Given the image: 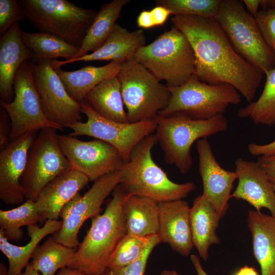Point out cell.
<instances>
[{
  "label": "cell",
  "mask_w": 275,
  "mask_h": 275,
  "mask_svg": "<svg viewBox=\"0 0 275 275\" xmlns=\"http://www.w3.org/2000/svg\"><path fill=\"white\" fill-rule=\"evenodd\" d=\"M171 22L193 49L200 80L230 85L249 102L253 101L263 73L236 51L215 18L174 15Z\"/></svg>",
  "instance_id": "obj_1"
},
{
  "label": "cell",
  "mask_w": 275,
  "mask_h": 275,
  "mask_svg": "<svg viewBox=\"0 0 275 275\" xmlns=\"http://www.w3.org/2000/svg\"><path fill=\"white\" fill-rule=\"evenodd\" d=\"M128 194L119 184L104 212L91 219V225L76 250L69 267L85 275H100L108 267L109 260L127 234L123 205Z\"/></svg>",
  "instance_id": "obj_2"
},
{
  "label": "cell",
  "mask_w": 275,
  "mask_h": 275,
  "mask_svg": "<svg viewBox=\"0 0 275 275\" xmlns=\"http://www.w3.org/2000/svg\"><path fill=\"white\" fill-rule=\"evenodd\" d=\"M157 142L155 134L142 140L119 170L120 185L128 194L157 202L182 200L196 188L191 182L177 183L154 161L152 149Z\"/></svg>",
  "instance_id": "obj_3"
},
{
  "label": "cell",
  "mask_w": 275,
  "mask_h": 275,
  "mask_svg": "<svg viewBox=\"0 0 275 275\" xmlns=\"http://www.w3.org/2000/svg\"><path fill=\"white\" fill-rule=\"evenodd\" d=\"M153 120L156 124L155 134L163 151L165 161L174 165L183 174L192 167L193 144L228 128V120L224 115L205 120H195L181 114L157 115Z\"/></svg>",
  "instance_id": "obj_4"
},
{
  "label": "cell",
  "mask_w": 275,
  "mask_h": 275,
  "mask_svg": "<svg viewBox=\"0 0 275 275\" xmlns=\"http://www.w3.org/2000/svg\"><path fill=\"white\" fill-rule=\"evenodd\" d=\"M133 59L168 88L183 84L196 74V57L185 36L173 26L150 44L140 48Z\"/></svg>",
  "instance_id": "obj_5"
},
{
  "label": "cell",
  "mask_w": 275,
  "mask_h": 275,
  "mask_svg": "<svg viewBox=\"0 0 275 275\" xmlns=\"http://www.w3.org/2000/svg\"><path fill=\"white\" fill-rule=\"evenodd\" d=\"M169 102L158 115L181 114L195 120L210 119L224 115L228 107L241 102L240 94L229 84L210 85L194 74L182 85L168 88Z\"/></svg>",
  "instance_id": "obj_6"
},
{
  "label": "cell",
  "mask_w": 275,
  "mask_h": 275,
  "mask_svg": "<svg viewBox=\"0 0 275 275\" xmlns=\"http://www.w3.org/2000/svg\"><path fill=\"white\" fill-rule=\"evenodd\" d=\"M27 19L39 32L53 35L80 47L97 12L66 0H19Z\"/></svg>",
  "instance_id": "obj_7"
},
{
  "label": "cell",
  "mask_w": 275,
  "mask_h": 275,
  "mask_svg": "<svg viewBox=\"0 0 275 275\" xmlns=\"http://www.w3.org/2000/svg\"><path fill=\"white\" fill-rule=\"evenodd\" d=\"M215 18L234 49L247 61L264 74L275 67L274 56L242 1L221 0Z\"/></svg>",
  "instance_id": "obj_8"
},
{
  "label": "cell",
  "mask_w": 275,
  "mask_h": 275,
  "mask_svg": "<svg viewBox=\"0 0 275 275\" xmlns=\"http://www.w3.org/2000/svg\"><path fill=\"white\" fill-rule=\"evenodd\" d=\"M118 76L129 123L152 120L167 106L168 87L133 58L121 64Z\"/></svg>",
  "instance_id": "obj_9"
},
{
  "label": "cell",
  "mask_w": 275,
  "mask_h": 275,
  "mask_svg": "<svg viewBox=\"0 0 275 275\" xmlns=\"http://www.w3.org/2000/svg\"><path fill=\"white\" fill-rule=\"evenodd\" d=\"M56 131L53 128L40 130L29 149L20 179L26 199L35 202L47 184L72 169L61 149Z\"/></svg>",
  "instance_id": "obj_10"
},
{
  "label": "cell",
  "mask_w": 275,
  "mask_h": 275,
  "mask_svg": "<svg viewBox=\"0 0 275 275\" xmlns=\"http://www.w3.org/2000/svg\"><path fill=\"white\" fill-rule=\"evenodd\" d=\"M30 61L18 69L13 83L14 97L10 102L1 100L0 104L11 122V141L25 134L45 128L62 130L63 127L51 122L46 116L36 89Z\"/></svg>",
  "instance_id": "obj_11"
},
{
  "label": "cell",
  "mask_w": 275,
  "mask_h": 275,
  "mask_svg": "<svg viewBox=\"0 0 275 275\" xmlns=\"http://www.w3.org/2000/svg\"><path fill=\"white\" fill-rule=\"evenodd\" d=\"M80 103L87 121L70 126L73 130L70 135H87L104 141L116 148L125 162L142 140L155 132L156 124L153 119L135 123L115 122L97 114L86 101Z\"/></svg>",
  "instance_id": "obj_12"
},
{
  "label": "cell",
  "mask_w": 275,
  "mask_h": 275,
  "mask_svg": "<svg viewBox=\"0 0 275 275\" xmlns=\"http://www.w3.org/2000/svg\"><path fill=\"white\" fill-rule=\"evenodd\" d=\"M121 182L119 170L103 176L96 180L83 196L78 193L62 209L60 217L62 226L52 234L58 242L71 248L80 244L78 233L89 218L99 214L105 199Z\"/></svg>",
  "instance_id": "obj_13"
},
{
  "label": "cell",
  "mask_w": 275,
  "mask_h": 275,
  "mask_svg": "<svg viewBox=\"0 0 275 275\" xmlns=\"http://www.w3.org/2000/svg\"><path fill=\"white\" fill-rule=\"evenodd\" d=\"M34 81L43 110L51 122L69 127L81 121L80 103L67 92L51 61H30Z\"/></svg>",
  "instance_id": "obj_14"
},
{
  "label": "cell",
  "mask_w": 275,
  "mask_h": 275,
  "mask_svg": "<svg viewBox=\"0 0 275 275\" xmlns=\"http://www.w3.org/2000/svg\"><path fill=\"white\" fill-rule=\"evenodd\" d=\"M58 139L71 169L82 173L90 181L119 170L125 162L119 152L104 141H81L71 135H59Z\"/></svg>",
  "instance_id": "obj_15"
},
{
  "label": "cell",
  "mask_w": 275,
  "mask_h": 275,
  "mask_svg": "<svg viewBox=\"0 0 275 275\" xmlns=\"http://www.w3.org/2000/svg\"><path fill=\"white\" fill-rule=\"evenodd\" d=\"M199 171L203 183L202 195L222 218L228 209L233 183L237 179L235 171L223 168L216 160L207 139L197 141Z\"/></svg>",
  "instance_id": "obj_16"
},
{
  "label": "cell",
  "mask_w": 275,
  "mask_h": 275,
  "mask_svg": "<svg viewBox=\"0 0 275 275\" xmlns=\"http://www.w3.org/2000/svg\"><path fill=\"white\" fill-rule=\"evenodd\" d=\"M36 132H28L11 142L0 153V199L6 204L22 203L25 198L20 183L28 152Z\"/></svg>",
  "instance_id": "obj_17"
},
{
  "label": "cell",
  "mask_w": 275,
  "mask_h": 275,
  "mask_svg": "<svg viewBox=\"0 0 275 275\" xmlns=\"http://www.w3.org/2000/svg\"><path fill=\"white\" fill-rule=\"evenodd\" d=\"M238 180L231 198L243 200L258 212L267 208L275 217V193L266 173L258 161L239 157L235 161Z\"/></svg>",
  "instance_id": "obj_18"
},
{
  "label": "cell",
  "mask_w": 275,
  "mask_h": 275,
  "mask_svg": "<svg viewBox=\"0 0 275 275\" xmlns=\"http://www.w3.org/2000/svg\"><path fill=\"white\" fill-rule=\"evenodd\" d=\"M161 242L169 244L183 256L189 255L194 246L190 224V208L183 200L158 203Z\"/></svg>",
  "instance_id": "obj_19"
},
{
  "label": "cell",
  "mask_w": 275,
  "mask_h": 275,
  "mask_svg": "<svg viewBox=\"0 0 275 275\" xmlns=\"http://www.w3.org/2000/svg\"><path fill=\"white\" fill-rule=\"evenodd\" d=\"M145 43L146 38L142 30L129 32L116 23L103 44L95 51L73 60H52L51 64L53 69L80 61H111L122 64L133 58L136 51L145 45Z\"/></svg>",
  "instance_id": "obj_20"
},
{
  "label": "cell",
  "mask_w": 275,
  "mask_h": 275,
  "mask_svg": "<svg viewBox=\"0 0 275 275\" xmlns=\"http://www.w3.org/2000/svg\"><path fill=\"white\" fill-rule=\"evenodd\" d=\"M89 181L88 177L82 173L71 169L47 184L35 201L42 222L58 220L65 205Z\"/></svg>",
  "instance_id": "obj_21"
},
{
  "label": "cell",
  "mask_w": 275,
  "mask_h": 275,
  "mask_svg": "<svg viewBox=\"0 0 275 275\" xmlns=\"http://www.w3.org/2000/svg\"><path fill=\"white\" fill-rule=\"evenodd\" d=\"M21 30L17 22L1 37L0 96L1 100L6 102L14 99L13 83L18 69L32 59L22 40Z\"/></svg>",
  "instance_id": "obj_22"
},
{
  "label": "cell",
  "mask_w": 275,
  "mask_h": 275,
  "mask_svg": "<svg viewBox=\"0 0 275 275\" xmlns=\"http://www.w3.org/2000/svg\"><path fill=\"white\" fill-rule=\"evenodd\" d=\"M189 218L194 246L200 257L207 261L209 248L220 243L216 232L221 218L202 194L195 199L190 208Z\"/></svg>",
  "instance_id": "obj_23"
},
{
  "label": "cell",
  "mask_w": 275,
  "mask_h": 275,
  "mask_svg": "<svg viewBox=\"0 0 275 275\" xmlns=\"http://www.w3.org/2000/svg\"><path fill=\"white\" fill-rule=\"evenodd\" d=\"M248 225L252 235L254 255L261 275H275V217L250 210Z\"/></svg>",
  "instance_id": "obj_24"
},
{
  "label": "cell",
  "mask_w": 275,
  "mask_h": 275,
  "mask_svg": "<svg viewBox=\"0 0 275 275\" xmlns=\"http://www.w3.org/2000/svg\"><path fill=\"white\" fill-rule=\"evenodd\" d=\"M121 66V63L111 61L102 66L87 65L74 71H65L61 67L54 70L69 95L74 100L80 103L100 82L117 76Z\"/></svg>",
  "instance_id": "obj_25"
},
{
  "label": "cell",
  "mask_w": 275,
  "mask_h": 275,
  "mask_svg": "<svg viewBox=\"0 0 275 275\" xmlns=\"http://www.w3.org/2000/svg\"><path fill=\"white\" fill-rule=\"evenodd\" d=\"M127 234L149 237L158 235V202L146 197L130 195L123 205Z\"/></svg>",
  "instance_id": "obj_26"
},
{
  "label": "cell",
  "mask_w": 275,
  "mask_h": 275,
  "mask_svg": "<svg viewBox=\"0 0 275 275\" xmlns=\"http://www.w3.org/2000/svg\"><path fill=\"white\" fill-rule=\"evenodd\" d=\"M62 226V221L47 220L43 226L37 225L27 227L30 241L25 245L17 246L9 242L0 231V250L8 260V275H19L29 264L32 255L40 242L46 236L53 234Z\"/></svg>",
  "instance_id": "obj_27"
},
{
  "label": "cell",
  "mask_w": 275,
  "mask_h": 275,
  "mask_svg": "<svg viewBox=\"0 0 275 275\" xmlns=\"http://www.w3.org/2000/svg\"><path fill=\"white\" fill-rule=\"evenodd\" d=\"M93 109L102 117L111 121L129 123L117 76L108 78L96 86L85 99Z\"/></svg>",
  "instance_id": "obj_28"
},
{
  "label": "cell",
  "mask_w": 275,
  "mask_h": 275,
  "mask_svg": "<svg viewBox=\"0 0 275 275\" xmlns=\"http://www.w3.org/2000/svg\"><path fill=\"white\" fill-rule=\"evenodd\" d=\"M128 3V0H113L102 4L97 12L78 51L71 60L84 56L90 51L93 52L99 48L112 32L122 9Z\"/></svg>",
  "instance_id": "obj_29"
},
{
  "label": "cell",
  "mask_w": 275,
  "mask_h": 275,
  "mask_svg": "<svg viewBox=\"0 0 275 275\" xmlns=\"http://www.w3.org/2000/svg\"><path fill=\"white\" fill-rule=\"evenodd\" d=\"M22 40L30 51L34 62L52 61L62 58L70 60L76 55L79 48L70 44L53 35L37 32L27 33L21 30Z\"/></svg>",
  "instance_id": "obj_30"
},
{
  "label": "cell",
  "mask_w": 275,
  "mask_h": 275,
  "mask_svg": "<svg viewBox=\"0 0 275 275\" xmlns=\"http://www.w3.org/2000/svg\"><path fill=\"white\" fill-rule=\"evenodd\" d=\"M75 252L74 248L66 246L50 236L36 248L31 263L41 275H54L58 269L71 266Z\"/></svg>",
  "instance_id": "obj_31"
},
{
  "label": "cell",
  "mask_w": 275,
  "mask_h": 275,
  "mask_svg": "<svg viewBox=\"0 0 275 275\" xmlns=\"http://www.w3.org/2000/svg\"><path fill=\"white\" fill-rule=\"evenodd\" d=\"M265 74L266 82L259 98L239 108L237 115L256 125L271 126L275 124V67Z\"/></svg>",
  "instance_id": "obj_32"
},
{
  "label": "cell",
  "mask_w": 275,
  "mask_h": 275,
  "mask_svg": "<svg viewBox=\"0 0 275 275\" xmlns=\"http://www.w3.org/2000/svg\"><path fill=\"white\" fill-rule=\"evenodd\" d=\"M42 222L35 202L31 200L26 199L20 206L10 210H0V231L8 240H21L24 235L21 227Z\"/></svg>",
  "instance_id": "obj_33"
},
{
  "label": "cell",
  "mask_w": 275,
  "mask_h": 275,
  "mask_svg": "<svg viewBox=\"0 0 275 275\" xmlns=\"http://www.w3.org/2000/svg\"><path fill=\"white\" fill-rule=\"evenodd\" d=\"M221 0H158L156 6L170 10L174 15H193L215 18Z\"/></svg>",
  "instance_id": "obj_34"
},
{
  "label": "cell",
  "mask_w": 275,
  "mask_h": 275,
  "mask_svg": "<svg viewBox=\"0 0 275 275\" xmlns=\"http://www.w3.org/2000/svg\"><path fill=\"white\" fill-rule=\"evenodd\" d=\"M152 236L142 237L126 234L111 256L107 267H123L135 261L142 254Z\"/></svg>",
  "instance_id": "obj_35"
},
{
  "label": "cell",
  "mask_w": 275,
  "mask_h": 275,
  "mask_svg": "<svg viewBox=\"0 0 275 275\" xmlns=\"http://www.w3.org/2000/svg\"><path fill=\"white\" fill-rule=\"evenodd\" d=\"M160 242L158 235L153 236L142 254L135 261L123 267H107L100 275H144L151 252Z\"/></svg>",
  "instance_id": "obj_36"
},
{
  "label": "cell",
  "mask_w": 275,
  "mask_h": 275,
  "mask_svg": "<svg viewBox=\"0 0 275 275\" xmlns=\"http://www.w3.org/2000/svg\"><path fill=\"white\" fill-rule=\"evenodd\" d=\"M27 19L18 1L0 0V35L5 34L15 23Z\"/></svg>",
  "instance_id": "obj_37"
},
{
  "label": "cell",
  "mask_w": 275,
  "mask_h": 275,
  "mask_svg": "<svg viewBox=\"0 0 275 275\" xmlns=\"http://www.w3.org/2000/svg\"><path fill=\"white\" fill-rule=\"evenodd\" d=\"M254 18L263 39L275 58V9L259 10Z\"/></svg>",
  "instance_id": "obj_38"
},
{
  "label": "cell",
  "mask_w": 275,
  "mask_h": 275,
  "mask_svg": "<svg viewBox=\"0 0 275 275\" xmlns=\"http://www.w3.org/2000/svg\"><path fill=\"white\" fill-rule=\"evenodd\" d=\"M248 151L254 156H269L275 154V140L266 144L252 143L248 145Z\"/></svg>",
  "instance_id": "obj_39"
},
{
  "label": "cell",
  "mask_w": 275,
  "mask_h": 275,
  "mask_svg": "<svg viewBox=\"0 0 275 275\" xmlns=\"http://www.w3.org/2000/svg\"><path fill=\"white\" fill-rule=\"evenodd\" d=\"M257 161L264 170L272 184H275V154L269 156H259Z\"/></svg>",
  "instance_id": "obj_40"
},
{
  "label": "cell",
  "mask_w": 275,
  "mask_h": 275,
  "mask_svg": "<svg viewBox=\"0 0 275 275\" xmlns=\"http://www.w3.org/2000/svg\"><path fill=\"white\" fill-rule=\"evenodd\" d=\"M8 117L6 112L1 107L0 113V148L1 150L9 143L8 139L10 138V133H9Z\"/></svg>",
  "instance_id": "obj_41"
},
{
  "label": "cell",
  "mask_w": 275,
  "mask_h": 275,
  "mask_svg": "<svg viewBox=\"0 0 275 275\" xmlns=\"http://www.w3.org/2000/svg\"><path fill=\"white\" fill-rule=\"evenodd\" d=\"M156 26L163 25L169 16L173 13L168 9L160 6H156L151 10Z\"/></svg>",
  "instance_id": "obj_42"
},
{
  "label": "cell",
  "mask_w": 275,
  "mask_h": 275,
  "mask_svg": "<svg viewBox=\"0 0 275 275\" xmlns=\"http://www.w3.org/2000/svg\"><path fill=\"white\" fill-rule=\"evenodd\" d=\"M137 24L143 29H150L156 26L151 10L142 11L137 18Z\"/></svg>",
  "instance_id": "obj_43"
},
{
  "label": "cell",
  "mask_w": 275,
  "mask_h": 275,
  "mask_svg": "<svg viewBox=\"0 0 275 275\" xmlns=\"http://www.w3.org/2000/svg\"><path fill=\"white\" fill-rule=\"evenodd\" d=\"M260 0H243V5H245L247 11L253 17H255L259 12Z\"/></svg>",
  "instance_id": "obj_44"
},
{
  "label": "cell",
  "mask_w": 275,
  "mask_h": 275,
  "mask_svg": "<svg viewBox=\"0 0 275 275\" xmlns=\"http://www.w3.org/2000/svg\"><path fill=\"white\" fill-rule=\"evenodd\" d=\"M190 259L197 275H208L203 268L200 259L198 256L192 254L190 255Z\"/></svg>",
  "instance_id": "obj_45"
},
{
  "label": "cell",
  "mask_w": 275,
  "mask_h": 275,
  "mask_svg": "<svg viewBox=\"0 0 275 275\" xmlns=\"http://www.w3.org/2000/svg\"><path fill=\"white\" fill-rule=\"evenodd\" d=\"M234 275H258V274L254 267L245 265L239 269Z\"/></svg>",
  "instance_id": "obj_46"
},
{
  "label": "cell",
  "mask_w": 275,
  "mask_h": 275,
  "mask_svg": "<svg viewBox=\"0 0 275 275\" xmlns=\"http://www.w3.org/2000/svg\"><path fill=\"white\" fill-rule=\"evenodd\" d=\"M57 275H85L80 271L70 267H65L60 269Z\"/></svg>",
  "instance_id": "obj_47"
},
{
  "label": "cell",
  "mask_w": 275,
  "mask_h": 275,
  "mask_svg": "<svg viewBox=\"0 0 275 275\" xmlns=\"http://www.w3.org/2000/svg\"><path fill=\"white\" fill-rule=\"evenodd\" d=\"M24 268V271L19 275H41L33 268L31 262L29 263Z\"/></svg>",
  "instance_id": "obj_48"
},
{
  "label": "cell",
  "mask_w": 275,
  "mask_h": 275,
  "mask_svg": "<svg viewBox=\"0 0 275 275\" xmlns=\"http://www.w3.org/2000/svg\"><path fill=\"white\" fill-rule=\"evenodd\" d=\"M159 275H179L174 270H168L166 269L163 270Z\"/></svg>",
  "instance_id": "obj_49"
},
{
  "label": "cell",
  "mask_w": 275,
  "mask_h": 275,
  "mask_svg": "<svg viewBox=\"0 0 275 275\" xmlns=\"http://www.w3.org/2000/svg\"><path fill=\"white\" fill-rule=\"evenodd\" d=\"M0 275H8V268L3 264H0Z\"/></svg>",
  "instance_id": "obj_50"
},
{
  "label": "cell",
  "mask_w": 275,
  "mask_h": 275,
  "mask_svg": "<svg viewBox=\"0 0 275 275\" xmlns=\"http://www.w3.org/2000/svg\"><path fill=\"white\" fill-rule=\"evenodd\" d=\"M272 186H273V188L275 193V184H272Z\"/></svg>",
  "instance_id": "obj_51"
}]
</instances>
